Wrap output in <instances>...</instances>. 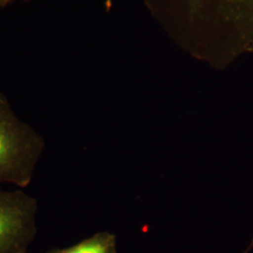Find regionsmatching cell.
Instances as JSON below:
<instances>
[{
	"instance_id": "6",
	"label": "cell",
	"mask_w": 253,
	"mask_h": 253,
	"mask_svg": "<svg viewBox=\"0 0 253 253\" xmlns=\"http://www.w3.org/2000/svg\"><path fill=\"white\" fill-rule=\"evenodd\" d=\"M250 54H253V48L252 49V51H251V53Z\"/></svg>"
},
{
	"instance_id": "3",
	"label": "cell",
	"mask_w": 253,
	"mask_h": 253,
	"mask_svg": "<svg viewBox=\"0 0 253 253\" xmlns=\"http://www.w3.org/2000/svg\"><path fill=\"white\" fill-rule=\"evenodd\" d=\"M37 212L34 197L0 188V253H28L38 232Z\"/></svg>"
},
{
	"instance_id": "5",
	"label": "cell",
	"mask_w": 253,
	"mask_h": 253,
	"mask_svg": "<svg viewBox=\"0 0 253 253\" xmlns=\"http://www.w3.org/2000/svg\"><path fill=\"white\" fill-rule=\"evenodd\" d=\"M11 1H13V0H0V7L1 8L6 7L7 5H9Z\"/></svg>"
},
{
	"instance_id": "2",
	"label": "cell",
	"mask_w": 253,
	"mask_h": 253,
	"mask_svg": "<svg viewBox=\"0 0 253 253\" xmlns=\"http://www.w3.org/2000/svg\"><path fill=\"white\" fill-rule=\"evenodd\" d=\"M44 148L43 137L16 117L0 93V188L6 183L27 187Z\"/></svg>"
},
{
	"instance_id": "4",
	"label": "cell",
	"mask_w": 253,
	"mask_h": 253,
	"mask_svg": "<svg viewBox=\"0 0 253 253\" xmlns=\"http://www.w3.org/2000/svg\"><path fill=\"white\" fill-rule=\"evenodd\" d=\"M44 253H118L116 235L98 233L65 249H52Z\"/></svg>"
},
{
	"instance_id": "1",
	"label": "cell",
	"mask_w": 253,
	"mask_h": 253,
	"mask_svg": "<svg viewBox=\"0 0 253 253\" xmlns=\"http://www.w3.org/2000/svg\"><path fill=\"white\" fill-rule=\"evenodd\" d=\"M183 52L224 70L253 48V0H144Z\"/></svg>"
}]
</instances>
